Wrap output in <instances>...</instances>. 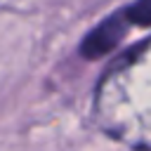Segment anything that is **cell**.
I'll return each instance as SVG.
<instances>
[{"label":"cell","instance_id":"obj_1","mask_svg":"<svg viewBox=\"0 0 151 151\" xmlns=\"http://www.w3.org/2000/svg\"><path fill=\"white\" fill-rule=\"evenodd\" d=\"M127 26H130V21H127V17H125V9L111 14L109 19H104V21L83 40V47H80L83 54H85L87 59L104 57L106 52H111V50L123 40Z\"/></svg>","mask_w":151,"mask_h":151},{"label":"cell","instance_id":"obj_2","mask_svg":"<svg viewBox=\"0 0 151 151\" xmlns=\"http://www.w3.org/2000/svg\"><path fill=\"white\" fill-rule=\"evenodd\" d=\"M125 17L130 24L151 26V0H134L130 7H125Z\"/></svg>","mask_w":151,"mask_h":151}]
</instances>
